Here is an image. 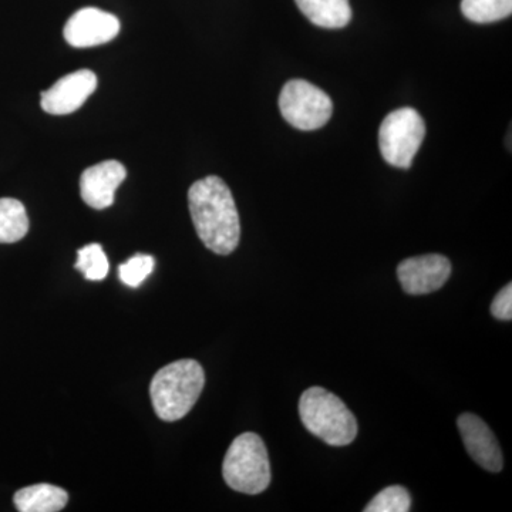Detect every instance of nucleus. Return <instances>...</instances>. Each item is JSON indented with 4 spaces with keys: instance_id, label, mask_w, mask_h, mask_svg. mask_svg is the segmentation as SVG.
<instances>
[{
    "instance_id": "1",
    "label": "nucleus",
    "mask_w": 512,
    "mask_h": 512,
    "mask_svg": "<svg viewBox=\"0 0 512 512\" xmlns=\"http://www.w3.org/2000/svg\"><path fill=\"white\" fill-rule=\"evenodd\" d=\"M188 205L202 244L214 254H232L241 238V222L228 185L215 175L202 178L191 185Z\"/></svg>"
},
{
    "instance_id": "2",
    "label": "nucleus",
    "mask_w": 512,
    "mask_h": 512,
    "mask_svg": "<svg viewBox=\"0 0 512 512\" xmlns=\"http://www.w3.org/2000/svg\"><path fill=\"white\" fill-rule=\"evenodd\" d=\"M200 363L181 359L158 370L150 386L154 412L161 420L177 421L191 412L204 389Z\"/></svg>"
},
{
    "instance_id": "3",
    "label": "nucleus",
    "mask_w": 512,
    "mask_h": 512,
    "mask_svg": "<svg viewBox=\"0 0 512 512\" xmlns=\"http://www.w3.org/2000/svg\"><path fill=\"white\" fill-rule=\"evenodd\" d=\"M299 416L303 426L329 446H349L356 439L355 414L336 394L322 387H311L302 393Z\"/></svg>"
},
{
    "instance_id": "4",
    "label": "nucleus",
    "mask_w": 512,
    "mask_h": 512,
    "mask_svg": "<svg viewBox=\"0 0 512 512\" xmlns=\"http://www.w3.org/2000/svg\"><path fill=\"white\" fill-rule=\"evenodd\" d=\"M225 483L238 493H264L271 484V464L261 437L244 433L232 441L222 464Z\"/></svg>"
},
{
    "instance_id": "5",
    "label": "nucleus",
    "mask_w": 512,
    "mask_h": 512,
    "mask_svg": "<svg viewBox=\"0 0 512 512\" xmlns=\"http://www.w3.org/2000/svg\"><path fill=\"white\" fill-rule=\"evenodd\" d=\"M426 136V126L419 111L404 107L383 120L379 146L384 160L397 168H409Z\"/></svg>"
},
{
    "instance_id": "6",
    "label": "nucleus",
    "mask_w": 512,
    "mask_h": 512,
    "mask_svg": "<svg viewBox=\"0 0 512 512\" xmlns=\"http://www.w3.org/2000/svg\"><path fill=\"white\" fill-rule=\"evenodd\" d=\"M279 109L291 126L312 131L325 126L333 113L328 94L305 80H291L279 96Z\"/></svg>"
},
{
    "instance_id": "7",
    "label": "nucleus",
    "mask_w": 512,
    "mask_h": 512,
    "mask_svg": "<svg viewBox=\"0 0 512 512\" xmlns=\"http://www.w3.org/2000/svg\"><path fill=\"white\" fill-rule=\"evenodd\" d=\"M120 33V20L97 8H84L67 20L63 35L70 46L86 49L109 43Z\"/></svg>"
},
{
    "instance_id": "8",
    "label": "nucleus",
    "mask_w": 512,
    "mask_h": 512,
    "mask_svg": "<svg viewBox=\"0 0 512 512\" xmlns=\"http://www.w3.org/2000/svg\"><path fill=\"white\" fill-rule=\"evenodd\" d=\"M97 89V76L92 70H77L57 80L42 93L40 106L52 116H66L79 110Z\"/></svg>"
},
{
    "instance_id": "9",
    "label": "nucleus",
    "mask_w": 512,
    "mask_h": 512,
    "mask_svg": "<svg viewBox=\"0 0 512 512\" xmlns=\"http://www.w3.org/2000/svg\"><path fill=\"white\" fill-rule=\"evenodd\" d=\"M451 275V264L439 254L404 259L397 268V278L409 295H426L439 291Z\"/></svg>"
},
{
    "instance_id": "10",
    "label": "nucleus",
    "mask_w": 512,
    "mask_h": 512,
    "mask_svg": "<svg viewBox=\"0 0 512 512\" xmlns=\"http://www.w3.org/2000/svg\"><path fill=\"white\" fill-rule=\"evenodd\" d=\"M457 426L468 454L478 466L491 473H500L504 466L503 453L490 427L471 413L461 414Z\"/></svg>"
},
{
    "instance_id": "11",
    "label": "nucleus",
    "mask_w": 512,
    "mask_h": 512,
    "mask_svg": "<svg viewBox=\"0 0 512 512\" xmlns=\"http://www.w3.org/2000/svg\"><path fill=\"white\" fill-rule=\"evenodd\" d=\"M126 177V167L116 160L103 161L87 168L80 178L83 201L94 210H106L114 204V194Z\"/></svg>"
},
{
    "instance_id": "12",
    "label": "nucleus",
    "mask_w": 512,
    "mask_h": 512,
    "mask_svg": "<svg viewBox=\"0 0 512 512\" xmlns=\"http://www.w3.org/2000/svg\"><path fill=\"white\" fill-rule=\"evenodd\" d=\"M20 512H59L66 507L69 494L52 484H35L22 488L13 497Z\"/></svg>"
},
{
    "instance_id": "13",
    "label": "nucleus",
    "mask_w": 512,
    "mask_h": 512,
    "mask_svg": "<svg viewBox=\"0 0 512 512\" xmlns=\"http://www.w3.org/2000/svg\"><path fill=\"white\" fill-rule=\"evenodd\" d=\"M295 2L303 15L319 28H345L352 19L349 0H295Z\"/></svg>"
},
{
    "instance_id": "14",
    "label": "nucleus",
    "mask_w": 512,
    "mask_h": 512,
    "mask_svg": "<svg viewBox=\"0 0 512 512\" xmlns=\"http://www.w3.org/2000/svg\"><path fill=\"white\" fill-rule=\"evenodd\" d=\"M28 231L25 205L15 198H0V244H15L25 238Z\"/></svg>"
},
{
    "instance_id": "15",
    "label": "nucleus",
    "mask_w": 512,
    "mask_h": 512,
    "mask_svg": "<svg viewBox=\"0 0 512 512\" xmlns=\"http://www.w3.org/2000/svg\"><path fill=\"white\" fill-rule=\"evenodd\" d=\"M461 12L471 22H498L511 16L512 0H463Z\"/></svg>"
},
{
    "instance_id": "16",
    "label": "nucleus",
    "mask_w": 512,
    "mask_h": 512,
    "mask_svg": "<svg viewBox=\"0 0 512 512\" xmlns=\"http://www.w3.org/2000/svg\"><path fill=\"white\" fill-rule=\"evenodd\" d=\"M74 268L82 272L87 281H103L109 275L110 264L100 244H89L77 251Z\"/></svg>"
},
{
    "instance_id": "17",
    "label": "nucleus",
    "mask_w": 512,
    "mask_h": 512,
    "mask_svg": "<svg viewBox=\"0 0 512 512\" xmlns=\"http://www.w3.org/2000/svg\"><path fill=\"white\" fill-rule=\"evenodd\" d=\"M412 507L409 491L400 485L384 488L370 501L366 512H407Z\"/></svg>"
},
{
    "instance_id": "18",
    "label": "nucleus",
    "mask_w": 512,
    "mask_h": 512,
    "mask_svg": "<svg viewBox=\"0 0 512 512\" xmlns=\"http://www.w3.org/2000/svg\"><path fill=\"white\" fill-rule=\"evenodd\" d=\"M154 261L153 256L137 254L133 258L128 259L127 262L119 266V278L124 285L130 288H138L144 281L153 274Z\"/></svg>"
},
{
    "instance_id": "19",
    "label": "nucleus",
    "mask_w": 512,
    "mask_h": 512,
    "mask_svg": "<svg viewBox=\"0 0 512 512\" xmlns=\"http://www.w3.org/2000/svg\"><path fill=\"white\" fill-rule=\"evenodd\" d=\"M491 313L495 319L510 322L512 319V285L505 286L503 291L495 296L493 305H491Z\"/></svg>"
}]
</instances>
